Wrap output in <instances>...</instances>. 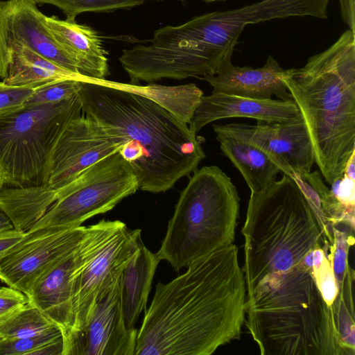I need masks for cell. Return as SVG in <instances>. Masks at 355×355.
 Segmentation results:
<instances>
[{"label": "cell", "instance_id": "cell-30", "mask_svg": "<svg viewBox=\"0 0 355 355\" xmlns=\"http://www.w3.org/2000/svg\"><path fill=\"white\" fill-rule=\"evenodd\" d=\"M35 89L12 86L0 82V115L22 106Z\"/></svg>", "mask_w": 355, "mask_h": 355}, {"label": "cell", "instance_id": "cell-11", "mask_svg": "<svg viewBox=\"0 0 355 355\" xmlns=\"http://www.w3.org/2000/svg\"><path fill=\"white\" fill-rule=\"evenodd\" d=\"M88 226L28 231L0 258V280L26 296L35 283L81 242Z\"/></svg>", "mask_w": 355, "mask_h": 355}, {"label": "cell", "instance_id": "cell-7", "mask_svg": "<svg viewBox=\"0 0 355 355\" xmlns=\"http://www.w3.org/2000/svg\"><path fill=\"white\" fill-rule=\"evenodd\" d=\"M82 112L67 124L49 157L40 187L0 189V207L16 230L27 232L57 200L62 189L101 159L119 150Z\"/></svg>", "mask_w": 355, "mask_h": 355}, {"label": "cell", "instance_id": "cell-25", "mask_svg": "<svg viewBox=\"0 0 355 355\" xmlns=\"http://www.w3.org/2000/svg\"><path fill=\"white\" fill-rule=\"evenodd\" d=\"M36 4L48 3L60 8L68 20H75L83 12H109L116 10H128L146 1L164 0H33ZM183 1V0H179Z\"/></svg>", "mask_w": 355, "mask_h": 355}, {"label": "cell", "instance_id": "cell-38", "mask_svg": "<svg viewBox=\"0 0 355 355\" xmlns=\"http://www.w3.org/2000/svg\"><path fill=\"white\" fill-rule=\"evenodd\" d=\"M207 1H218V0H205Z\"/></svg>", "mask_w": 355, "mask_h": 355}, {"label": "cell", "instance_id": "cell-8", "mask_svg": "<svg viewBox=\"0 0 355 355\" xmlns=\"http://www.w3.org/2000/svg\"><path fill=\"white\" fill-rule=\"evenodd\" d=\"M82 112L77 93L56 103L22 105L1 114L3 187H40L58 139L68 122Z\"/></svg>", "mask_w": 355, "mask_h": 355}, {"label": "cell", "instance_id": "cell-3", "mask_svg": "<svg viewBox=\"0 0 355 355\" xmlns=\"http://www.w3.org/2000/svg\"><path fill=\"white\" fill-rule=\"evenodd\" d=\"M283 81L310 138L315 163L327 183L341 178L355 153V32L346 30Z\"/></svg>", "mask_w": 355, "mask_h": 355}, {"label": "cell", "instance_id": "cell-27", "mask_svg": "<svg viewBox=\"0 0 355 355\" xmlns=\"http://www.w3.org/2000/svg\"><path fill=\"white\" fill-rule=\"evenodd\" d=\"M62 337V330L58 326H55L43 334L32 337L0 338V355H32L38 348Z\"/></svg>", "mask_w": 355, "mask_h": 355}, {"label": "cell", "instance_id": "cell-19", "mask_svg": "<svg viewBox=\"0 0 355 355\" xmlns=\"http://www.w3.org/2000/svg\"><path fill=\"white\" fill-rule=\"evenodd\" d=\"M160 259L143 243L131 257L120 276L121 304L127 327L135 328L146 303Z\"/></svg>", "mask_w": 355, "mask_h": 355}, {"label": "cell", "instance_id": "cell-13", "mask_svg": "<svg viewBox=\"0 0 355 355\" xmlns=\"http://www.w3.org/2000/svg\"><path fill=\"white\" fill-rule=\"evenodd\" d=\"M213 130L258 148L280 172L292 178L311 172L315 163L312 144L300 114L285 122L214 124Z\"/></svg>", "mask_w": 355, "mask_h": 355}, {"label": "cell", "instance_id": "cell-4", "mask_svg": "<svg viewBox=\"0 0 355 355\" xmlns=\"http://www.w3.org/2000/svg\"><path fill=\"white\" fill-rule=\"evenodd\" d=\"M245 323L261 355H352L312 269L271 276L246 297Z\"/></svg>", "mask_w": 355, "mask_h": 355}, {"label": "cell", "instance_id": "cell-17", "mask_svg": "<svg viewBox=\"0 0 355 355\" xmlns=\"http://www.w3.org/2000/svg\"><path fill=\"white\" fill-rule=\"evenodd\" d=\"M233 51L224 57L214 75L203 76L213 87L211 94L223 93L254 99H269L275 95L293 101L283 81L284 71L271 55L259 68L238 67L232 63Z\"/></svg>", "mask_w": 355, "mask_h": 355}, {"label": "cell", "instance_id": "cell-37", "mask_svg": "<svg viewBox=\"0 0 355 355\" xmlns=\"http://www.w3.org/2000/svg\"><path fill=\"white\" fill-rule=\"evenodd\" d=\"M3 186L2 175L0 171V189Z\"/></svg>", "mask_w": 355, "mask_h": 355}, {"label": "cell", "instance_id": "cell-9", "mask_svg": "<svg viewBox=\"0 0 355 355\" xmlns=\"http://www.w3.org/2000/svg\"><path fill=\"white\" fill-rule=\"evenodd\" d=\"M138 189L132 167L117 151L93 164L62 189L57 200L29 231L81 226L86 220L111 210Z\"/></svg>", "mask_w": 355, "mask_h": 355}, {"label": "cell", "instance_id": "cell-32", "mask_svg": "<svg viewBox=\"0 0 355 355\" xmlns=\"http://www.w3.org/2000/svg\"><path fill=\"white\" fill-rule=\"evenodd\" d=\"M28 302L24 293L12 287H0V318Z\"/></svg>", "mask_w": 355, "mask_h": 355}, {"label": "cell", "instance_id": "cell-1", "mask_svg": "<svg viewBox=\"0 0 355 355\" xmlns=\"http://www.w3.org/2000/svg\"><path fill=\"white\" fill-rule=\"evenodd\" d=\"M155 286L137 331L135 355H210L240 337L247 291L232 243Z\"/></svg>", "mask_w": 355, "mask_h": 355}, {"label": "cell", "instance_id": "cell-6", "mask_svg": "<svg viewBox=\"0 0 355 355\" xmlns=\"http://www.w3.org/2000/svg\"><path fill=\"white\" fill-rule=\"evenodd\" d=\"M237 189L217 166L193 172L181 192L157 252L177 271L234 243L239 216Z\"/></svg>", "mask_w": 355, "mask_h": 355}, {"label": "cell", "instance_id": "cell-26", "mask_svg": "<svg viewBox=\"0 0 355 355\" xmlns=\"http://www.w3.org/2000/svg\"><path fill=\"white\" fill-rule=\"evenodd\" d=\"M80 87V81L74 79H62L50 82L35 87L23 105L61 101L76 95Z\"/></svg>", "mask_w": 355, "mask_h": 355}, {"label": "cell", "instance_id": "cell-31", "mask_svg": "<svg viewBox=\"0 0 355 355\" xmlns=\"http://www.w3.org/2000/svg\"><path fill=\"white\" fill-rule=\"evenodd\" d=\"M355 180H353L345 174L331 184V191L347 211L354 216V187Z\"/></svg>", "mask_w": 355, "mask_h": 355}, {"label": "cell", "instance_id": "cell-39", "mask_svg": "<svg viewBox=\"0 0 355 355\" xmlns=\"http://www.w3.org/2000/svg\"><path fill=\"white\" fill-rule=\"evenodd\" d=\"M0 287H1V286H0Z\"/></svg>", "mask_w": 355, "mask_h": 355}, {"label": "cell", "instance_id": "cell-18", "mask_svg": "<svg viewBox=\"0 0 355 355\" xmlns=\"http://www.w3.org/2000/svg\"><path fill=\"white\" fill-rule=\"evenodd\" d=\"M45 21L54 40L80 73L105 79L109 73L108 60L101 37L93 28L55 16H45Z\"/></svg>", "mask_w": 355, "mask_h": 355}, {"label": "cell", "instance_id": "cell-33", "mask_svg": "<svg viewBox=\"0 0 355 355\" xmlns=\"http://www.w3.org/2000/svg\"><path fill=\"white\" fill-rule=\"evenodd\" d=\"M26 233L14 227L0 230V258L8 250L21 240Z\"/></svg>", "mask_w": 355, "mask_h": 355}, {"label": "cell", "instance_id": "cell-28", "mask_svg": "<svg viewBox=\"0 0 355 355\" xmlns=\"http://www.w3.org/2000/svg\"><path fill=\"white\" fill-rule=\"evenodd\" d=\"M334 242L331 245L330 257L337 287L343 282L347 272L348 248L353 243L345 232L333 227ZM352 239H354L352 238Z\"/></svg>", "mask_w": 355, "mask_h": 355}, {"label": "cell", "instance_id": "cell-36", "mask_svg": "<svg viewBox=\"0 0 355 355\" xmlns=\"http://www.w3.org/2000/svg\"><path fill=\"white\" fill-rule=\"evenodd\" d=\"M12 227L10 220L0 207V230Z\"/></svg>", "mask_w": 355, "mask_h": 355}, {"label": "cell", "instance_id": "cell-2", "mask_svg": "<svg viewBox=\"0 0 355 355\" xmlns=\"http://www.w3.org/2000/svg\"><path fill=\"white\" fill-rule=\"evenodd\" d=\"M78 95L84 114L119 146L142 191L170 189L206 156L187 124L148 98L85 81Z\"/></svg>", "mask_w": 355, "mask_h": 355}, {"label": "cell", "instance_id": "cell-24", "mask_svg": "<svg viewBox=\"0 0 355 355\" xmlns=\"http://www.w3.org/2000/svg\"><path fill=\"white\" fill-rule=\"evenodd\" d=\"M354 272L348 266L346 275L338 287L336 297L331 305L340 338L343 346L354 355V313L352 300V284Z\"/></svg>", "mask_w": 355, "mask_h": 355}, {"label": "cell", "instance_id": "cell-23", "mask_svg": "<svg viewBox=\"0 0 355 355\" xmlns=\"http://www.w3.org/2000/svg\"><path fill=\"white\" fill-rule=\"evenodd\" d=\"M55 326L58 325L28 302L0 318V338L32 337Z\"/></svg>", "mask_w": 355, "mask_h": 355}, {"label": "cell", "instance_id": "cell-10", "mask_svg": "<svg viewBox=\"0 0 355 355\" xmlns=\"http://www.w3.org/2000/svg\"><path fill=\"white\" fill-rule=\"evenodd\" d=\"M141 230L121 222L95 255L76 274L71 295L72 328L64 343L87 324L98 299L119 281L142 243Z\"/></svg>", "mask_w": 355, "mask_h": 355}, {"label": "cell", "instance_id": "cell-14", "mask_svg": "<svg viewBox=\"0 0 355 355\" xmlns=\"http://www.w3.org/2000/svg\"><path fill=\"white\" fill-rule=\"evenodd\" d=\"M33 0L0 1V77L8 73L15 46L23 45L70 71L80 73L75 64L50 33L45 16ZM81 74V73H80Z\"/></svg>", "mask_w": 355, "mask_h": 355}, {"label": "cell", "instance_id": "cell-34", "mask_svg": "<svg viewBox=\"0 0 355 355\" xmlns=\"http://www.w3.org/2000/svg\"><path fill=\"white\" fill-rule=\"evenodd\" d=\"M338 2L343 22L355 32V0H338Z\"/></svg>", "mask_w": 355, "mask_h": 355}, {"label": "cell", "instance_id": "cell-16", "mask_svg": "<svg viewBox=\"0 0 355 355\" xmlns=\"http://www.w3.org/2000/svg\"><path fill=\"white\" fill-rule=\"evenodd\" d=\"M300 112L293 101L254 99L223 93L202 96L189 128L196 134L208 123L226 118L246 117L266 123L285 122Z\"/></svg>", "mask_w": 355, "mask_h": 355}, {"label": "cell", "instance_id": "cell-20", "mask_svg": "<svg viewBox=\"0 0 355 355\" xmlns=\"http://www.w3.org/2000/svg\"><path fill=\"white\" fill-rule=\"evenodd\" d=\"M89 77L65 69L23 45L12 48L3 82L17 87H37L62 79L86 81Z\"/></svg>", "mask_w": 355, "mask_h": 355}, {"label": "cell", "instance_id": "cell-22", "mask_svg": "<svg viewBox=\"0 0 355 355\" xmlns=\"http://www.w3.org/2000/svg\"><path fill=\"white\" fill-rule=\"evenodd\" d=\"M92 83L130 92L148 98L187 124L190 123L203 96L202 91L193 83L178 86L157 84L139 85L97 78H94Z\"/></svg>", "mask_w": 355, "mask_h": 355}, {"label": "cell", "instance_id": "cell-29", "mask_svg": "<svg viewBox=\"0 0 355 355\" xmlns=\"http://www.w3.org/2000/svg\"><path fill=\"white\" fill-rule=\"evenodd\" d=\"M312 272L318 287L326 302L331 306L338 293L330 257V251L322 261L312 268Z\"/></svg>", "mask_w": 355, "mask_h": 355}, {"label": "cell", "instance_id": "cell-21", "mask_svg": "<svg viewBox=\"0 0 355 355\" xmlns=\"http://www.w3.org/2000/svg\"><path fill=\"white\" fill-rule=\"evenodd\" d=\"M216 135L223 154L240 171L251 193L260 191L276 180L280 171L262 150L232 136Z\"/></svg>", "mask_w": 355, "mask_h": 355}, {"label": "cell", "instance_id": "cell-12", "mask_svg": "<svg viewBox=\"0 0 355 355\" xmlns=\"http://www.w3.org/2000/svg\"><path fill=\"white\" fill-rule=\"evenodd\" d=\"M121 223L102 220L88 226L78 245L46 272L27 295L29 302L60 328L64 340L72 328L71 295L74 277Z\"/></svg>", "mask_w": 355, "mask_h": 355}, {"label": "cell", "instance_id": "cell-5", "mask_svg": "<svg viewBox=\"0 0 355 355\" xmlns=\"http://www.w3.org/2000/svg\"><path fill=\"white\" fill-rule=\"evenodd\" d=\"M241 233L247 297L262 282L302 263L309 252L329 241L306 194L286 174L251 193Z\"/></svg>", "mask_w": 355, "mask_h": 355}, {"label": "cell", "instance_id": "cell-35", "mask_svg": "<svg viewBox=\"0 0 355 355\" xmlns=\"http://www.w3.org/2000/svg\"><path fill=\"white\" fill-rule=\"evenodd\" d=\"M64 338L49 343L33 352L32 355H63Z\"/></svg>", "mask_w": 355, "mask_h": 355}, {"label": "cell", "instance_id": "cell-15", "mask_svg": "<svg viewBox=\"0 0 355 355\" xmlns=\"http://www.w3.org/2000/svg\"><path fill=\"white\" fill-rule=\"evenodd\" d=\"M119 280L96 302L85 327L64 343L63 355H135L138 330L125 323Z\"/></svg>", "mask_w": 355, "mask_h": 355}]
</instances>
